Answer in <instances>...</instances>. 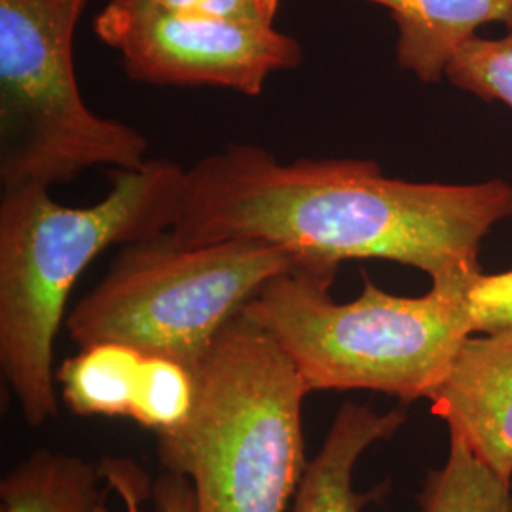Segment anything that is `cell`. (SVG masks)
Returning a JSON list of instances; mask_svg holds the SVG:
<instances>
[{"label":"cell","mask_w":512,"mask_h":512,"mask_svg":"<svg viewBox=\"0 0 512 512\" xmlns=\"http://www.w3.org/2000/svg\"><path fill=\"white\" fill-rule=\"evenodd\" d=\"M505 219H512V184L501 179L410 183L387 177L374 160L281 162L266 148L238 143L186 171L171 232L188 245L272 243L302 266L393 260L450 283L482 274V239Z\"/></svg>","instance_id":"cell-1"},{"label":"cell","mask_w":512,"mask_h":512,"mask_svg":"<svg viewBox=\"0 0 512 512\" xmlns=\"http://www.w3.org/2000/svg\"><path fill=\"white\" fill-rule=\"evenodd\" d=\"M186 171L171 160L114 169L107 196L90 207L55 202L44 186L0 198V368L25 421L57 416L55 336L78 277L110 247L173 230Z\"/></svg>","instance_id":"cell-2"},{"label":"cell","mask_w":512,"mask_h":512,"mask_svg":"<svg viewBox=\"0 0 512 512\" xmlns=\"http://www.w3.org/2000/svg\"><path fill=\"white\" fill-rule=\"evenodd\" d=\"M334 275V268L298 264L270 279L241 313L291 357L308 393L366 389L403 403L429 401L475 334V279L397 296L365 277L361 296L338 304L330 296Z\"/></svg>","instance_id":"cell-3"},{"label":"cell","mask_w":512,"mask_h":512,"mask_svg":"<svg viewBox=\"0 0 512 512\" xmlns=\"http://www.w3.org/2000/svg\"><path fill=\"white\" fill-rule=\"evenodd\" d=\"M190 418L158 437L165 471L192 482L198 512H285L308 461L291 357L243 313L192 368Z\"/></svg>","instance_id":"cell-4"},{"label":"cell","mask_w":512,"mask_h":512,"mask_svg":"<svg viewBox=\"0 0 512 512\" xmlns=\"http://www.w3.org/2000/svg\"><path fill=\"white\" fill-rule=\"evenodd\" d=\"M294 266L296 256L272 243L188 245L169 230L124 245L67 330L80 348L122 344L194 368L245 304Z\"/></svg>","instance_id":"cell-5"},{"label":"cell","mask_w":512,"mask_h":512,"mask_svg":"<svg viewBox=\"0 0 512 512\" xmlns=\"http://www.w3.org/2000/svg\"><path fill=\"white\" fill-rule=\"evenodd\" d=\"M90 0H0L2 190L73 181L95 165L135 169L147 137L95 114L78 90L74 31Z\"/></svg>","instance_id":"cell-6"},{"label":"cell","mask_w":512,"mask_h":512,"mask_svg":"<svg viewBox=\"0 0 512 512\" xmlns=\"http://www.w3.org/2000/svg\"><path fill=\"white\" fill-rule=\"evenodd\" d=\"M131 80L213 86L256 97L270 76L302 63V46L274 25L171 10L156 0H109L93 21Z\"/></svg>","instance_id":"cell-7"},{"label":"cell","mask_w":512,"mask_h":512,"mask_svg":"<svg viewBox=\"0 0 512 512\" xmlns=\"http://www.w3.org/2000/svg\"><path fill=\"white\" fill-rule=\"evenodd\" d=\"M429 403L450 437L512 482V329L467 336Z\"/></svg>","instance_id":"cell-8"},{"label":"cell","mask_w":512,"mask_h":512,"mask_svg":"<svg viewBox=\"0 0 512 512\" xmlns=\"http://www.w3.org/2000/svg\"><path fill=\"white\" fill-rule=\"evenodd\" d=\"M389 10L397 25L395 54L404 71L437 84L450 61L490 23L512 27V0H365Z\"/></svg>","instance_id":"cell-9"},{"label":"cell","mask_w":512,"mask_h":512,"mask_svg":"<svg viewBox=\"0 0 512 512\" xmlns=\"http://www.w3.org/2000/svg\"><path fill=\"white\" fill-rule=\"evenodd\" d=\"M404 421L401 408L378 414L363 404H344L321 450L306 467L294 494L293 512H361L372 495L353 490L355 465L372 444L391 439Z\"/></svg>","instance_id":"cell-10"},{"label":"cell","mask_w":512,"mask_h":512,"mask_svg":"<svg viewBox=\"0 0 512 512\" xmlns=\"http://www.w3.org/2000/svg\"><path fill=\"white\" fill-rule=\"evenodd\" d=\"M109 484L86 459L35 450L0 482V512H109Z\"/></svg>","instance_id":"cell-11"},{"label":"cell","mask_w":512,"mask_h":512,"mask_svg":"<svg viewBox=\"0 0 512 512\" xmlns=\"http://www.w3.org/2000/svg\"><path fill=\"white\" fill-rule=\"evenodd\" d=\"M145 355L122 344L80 349L55 370L65 404L78 416L129 418Z\"/></svg>","instance_id":"cell-12"},{"label":"cell","mask_w":512,"mask_h":512,"mask_svg":"<svg viewBox=\"0 0 512 512\" xmlns=\"http://www.w3.org/2000/svg\"><path fill=\"white\" fill-rule=\"evenodd\" d=\"M420 503L421 512H512L511 482L450 437L446 463L427 478Z\"/></svg>","instance_id":"cell-13"},{"label":"cell","mask_w":512,"mask_h":512,"mask_svg":"<svg viewBox=\"0 0 512 512\" xmlns=\"http://www.w3.org/2000/svg\"><path fill=\"white\" fill-rule=\"evenodd\" d=\"M196 403V378L190 366L179 361L145 355L131 420L158 437L179 429Z\"/></svg>","instance_id":"cell-14"},{"label":"cell","mask_w":512,"mask_h":512,"mask_svg":"<svg viewBox=\"0 0 512 512\" xmlns=\"http://www.w3.org/2000/svg\"><path fill=\"white\" fill-rule=\"evenodd\" d=\"M99 471L126 512H198L192 482L179 473L165 471L150 486L147 473L133 459L116 456L101 459Z\"/></svg>","instance_id":"cell-15"},{"label":"cell","mask_w":512,"mask_h":512,"mask_svg":"<svg viewBox=\"0 0 512 512\" xmlns=\"http://www.w3.org/2000/svg\"><path fill=\"white\" fill-rule=\"evenodd\" d=\"M446 78L486 103L501 101L512 109V27L503 37L469 40L450 61Z\"/></svg>","instance_id":"cell-16"},{"label":"cell","mask_w":512,"mask_h":512,"mask_svg":"<svg viewBox=\"0 0 512 512\" xmlns=\"http://www.w3.org/2000/svg\"><path fill=\"white\" fill-rule=\"evenodd\" d=\"M469 313L475 332L512 329V270L476 275L469 289Z\"/></svg>","instance_id":"cell-17"},{"label":"cell","mask_w":512,"mask_h":512,"mask_svg":"<svg viewBox=\"0 0 512 512\" xmlns=\"http://www.w3.org/2000/svg\"><path fill=\"white\" fill-rule=\"evenodd\" d=\"M171 10L209 16V18L234 19L258 25H274L281 0H156Z\"/></svg>","instance_id":"cell-18"}]
</instances>
